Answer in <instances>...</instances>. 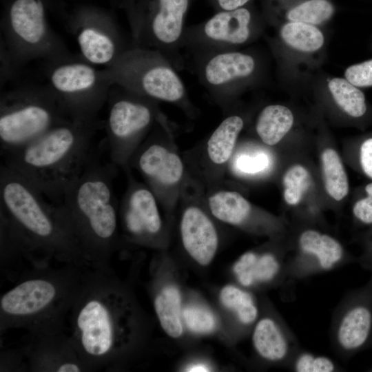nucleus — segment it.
I'll list each match as a JSON object with an SVG mask.
<instances>
[{
  "label": "nucleus",
  "instance_id": "f257e3e1",
  "mask_svg": "<svg viewBox=\"0 0 372 372\" xmlns=\"http://www.w3.org/2000/svg\"><path fill=\"white\" fill-rule=\"evenodd\" d=\"M68 318L70 335L88 372L116 369L142 339L138 307L111 269H89Z\"/></svg>",
  "mask_w": 372,
  "mask_h": 372
},
{
  "label": "nucleus",
  "instance_id": "f03ea898",
  "mask_svg": "<svg viewBox=\"0 0 372 372\" xmlns=\"http://www.w3.org/2000/svg\"><path fill=\"white\" fill-rule=\"evenodd\" d=\"M4 164L0 167V227L38 267L59 262L90 267L59 205ZM91 268V267H90Z\"/></svg>",
  "mask_w": 372,
  "mask_h": 372
},
{
  "label": "nucleus",
  "instance_id": "7ed1b4c3",
  "mask_svg": "<svg viewBox=\"0 0 372 372\" xmlns=\"http://www.w3.org/2000/svg\"><path fill=\"white\" fill-rule=\"evenodd\" d=\"M114 165L91 154L59 204L91 268L109 269L118 247V214L112 180Z\"/></svg>",
  "mask_w": 372,
  "mask_h": 372
},
{
  "label": "nucleus",
  "instance_id": "20e7f679",
  "mask_svg": "<svg viewBox=\"0 0 372 372\" xmlns=\"http://www.w3.org/2000/svg\"><path fill=\"white\" fill-rule=\"evenodd\" d=\"M90 267L65 264L34 268L0 298V335L12 329L29 333L65 331V320Z\"/></svg>",
  "mask_w": 372,
  "mask_h": 372
},
{
  "label": "nucleus",
  "instance_id": "39448f33",
  "mask_svg": "<svg viewBox=\"0 0 372 372\" xmlns=\"http://www.w3.org/2000/svg\"><path fill=\"white\" fill-rule=\"evenodd\" d=\"M101 125L99 118L68 119L3 155V164L25 178L51 203L59 205L92 153V140Z\"/></svg>",
  "mask_w": 372,
  "mask_h": 372
},
{
  "label": "nucleus",
  "instance_id": "423d86ee",
  "mask_svg": "<svg viewBox=\"0 0 372 372\" xmlns=\"http://www.w3.org/2000/svg\"><path fill=\"white\" fill-rule=\"evenodd\" d=\"M70 119L46 85H23L0 97V149L3 156Z\"/></svg>",
  "mask_w": 372,
  "mask_h": 372
},
{
  "label": "nucleus",
  "instance_id": "0eeeda50",
  "mask_svg": "<svg viewBox=\"0 0 372 372\" xmlns=\"http://www.w3.org/2000/svg\"><path fill=\"white\" fill-rule=\"evenodd\" d=\"M1 29V41L19 68L33 60L50 62L71 54L48 23L44 0L9 1Z\"/></svg>",
  "mask_w": 372,
  "mask_h": 372
},
{
  "label": "nucleus",
  "instance_id": "6e6552de",
  "mask_svg": "<svg viewBox=\"0 0 372 372\" xmlns=\"http://www.w3.org/2000/svg\"><path fill=\"white\" fill-rule=\"evenodd\" d=\"M47 63V85L68 117L97 119L112 86L105 69L98 70L81 56L72 54Z\"/></svg>",
  "mask_w": 372,
  "mask_h": 372
},
{
  "label": "nucleus",
  "instance_id": "1a4fd4ad",
  "mask_svg": "<svg viewBox=\"0 0 372 372\" xmlns=\"http://www.w3.org/2000/svg\"><path fill=\"white\" fill-rule=\"evenodd\" d=\"M111 83L155 101L180 103L187 91L176 68L161 52L129 47L104 68Z\"/></svg>",
  "mask_w": 372,
  "mask_h": 372
},
{
  "label": "nucleus",
  "instance_id": "9d476101",
  "mask_svg": "<svg viewBox=\"0 0 372 372\" xmlns=\"http://www.w3.org/2000/svg\"><path fill=\"white\" fill-rule=\"evenodd\" d=\"M129 20L130 46L158 51L176 69L183 66L180 50L189 0H141L131 3Z\"/></svg>",
  "mask_w": 372,
  "mask_h": 372
},
{
  "label": "nucleus",
  "instance_id": "9b49d317",
  "mask_svg": "<svg viewBox=\"0 0 372 372\" xmlns=\"http://www.w3.org/2000/svg\"><path fill=\"white\" fill-rule=\"evenodd\" d=\"M64 21L81 56L92 65L108 67L129 48L113 17L102 8L78 4L65 13Z\"/></svg>",
  "mask_w": 372,
  "mask_h": 372
},
{
  "label": "nucleus",
  "instance_id": "f8f14e48",
  "mask_svg": "<svg viewBox=\"0 0 372 372\" xmlns=\"http://www.w3.org/2000/svg\"><path fill=\"white\" fill-rule=\"evenodd\" d=\"M154 101L120 85L112 86L106 103L108 108L105 129L114 164L125 160L127 147L152 125L155 116Z\"/></svg>",
  "mask_w": 372,
  "mask_h": 372
},
{
  "label": "nucleus",
  "instance_id": "ddd939ff",
  "mask_svg": "<svg viewBox=\"0 0 372 372\" xmlns=\"http://www.w3.org/2000/svg\"><path fill=\"white\" fill-rule=\"evenodd\" d=\"M331 344L347 360L371 345L372 340V276L364 286L349 291L331 318Z\"/></svg>",
  "mask_w": 372,
  "mask_h": 372
},
{
  "label": "nucleus",
  "instance_id": "4468645a",
  "mask_svg": "<svg viewBox=\"0 0 372 372\" xmlns=\"http://www.w3.org/2000/svg\"><path fill=\"white\" fill-rule=\"evenodd\" d=\"M251 14L245 8L223 10L205 22L185 29L183 47L195 57L245 43L251 36Z\"/></svg>",
  "mask_w": 372,
  "mask_h": 372
},
{
  "label": "nucleus",
  "instance_id": "2eb2a0df",
  "mask_svg": "<svg viewBox=\"0 0 372 372\" xmlns=\"http://www.w3.org/2000/svg\"><path fill=\"white\" fill-rule=\"evenodd\" d=\"M334 237L314 229L302 231L296 251L287 259V280H301L355 261Z\"/></svg>",
  "mask_w": 372,
  "mask_h": 372
},
{
  "label": "nucleus",
  "instance_id": "dca6fc26",
  "mask_svg": "<svg viewBox=\"0 0 372 372\" xmlns=\"http://www.w3.org/2000/svg\"><path fill=\"white\" fill-rule=\"evenodd\" d=\"M21 346L28 371L88 372L70 335L29 333Z\"/></svg>",
  "mask_w": 372,
  "mask_h": 372
},
{
  "label": "nucleus",
  "instance_id": "f3484780",
  "mask_svg": "<svg viewBox=\"0 0 372 372\" xmlns=\"http://www.w3.org/2000/svg\"><path fill=\"white\" fill-rule=\"evenodd\" d=\"M194 59L196 72L203 86L213 94L223 96L251 77L256 68L251 55L235 50L213 52Z\"/></svg>",
  "mask_w": 372,
  "mask_h": 372
},
{
  "label": "nucleus",
  "instance_id": "a211bd4d",
  "mask_svg": "<svg viewBox=\"0 0 372 372\" xmlns=\"http://www.w3.org/2000/svg\"><path fill=\"white\" fill-rule=\"evenodd\" d=\"M252 343L256 354L262 360L286 368L301 348L286 321L273 312L258 318L252 330Z\"/></svg>",
  "mask_w": 372,
  "mask_h": 372
},
{
  "label": "nucleus",
  "instance_id": "6ab92c4d",
  "mask_svg": "<svg viewBox=\"0 0 372 372\" xmlns=\"http://www.w3.org/2000/svg\"><path fill=\"white\" fill-rule=\"evenodd\" d=\"M286 252L248 251L235 262L233 271L241 286L280 285L287 280Z\"/></svg>",
  "mask_w": 372,
  "mask_h": 372
},
{
  "label": "nucleus",
  "instance_id": "aec40b11",
  "mask_svg": "<svg viewBox=\"0 0 372 372\" xmlns=\"http://www.w3.org/2000/svg\"><path fill=\"white\" fill-rule=\"evenodd\" d=\"M183 244L190 256L200 265L213 260L218 248V235L210 219L199 208H187L182 217Z\"/></svg>",
  "mask_w": 372,
  "mask_h": 372
},
{
  "label": "nucleus",
  "instance_id": "412c9836",
  "mask_svg": "<svg viewBox=\"0 0 372 372\" xmlns=\"http://www.w3.org/2000/svg\"><path fill=\"white\" fill-rule=\"evenodd\" d=\"M122 220L126 231L136 238L157 234L162 223L152 193L144 187L131 190L123 207Z\"/></svg>",
  "mask_w": 372,
  "mask_h": 372
},
{
  "label": "nucleus",
  "instance_id": "4be33fe9",
  "mask_svg": "<svg viewBox=\"0 0 372 372\" xmlns=\"http://www.w3.org/2000/svg\"><path fill=\"white\" fill-rule=\"evenodd\" d=\"M137 165L152 181L166 185L178 182L183 172L180 158L158 143H152L141 152Z\"/></svg>",
  "mask_w": 372,
  "mask_h": 372
},
{
  "label": "nucleus",
  "instance_id": "5701e85b",
  "mask_svg": "<svg viewBox=\"0 0 372 372\" xmlns=\"http://www.w3.org/2000/svg\"><path fill=\"white\" fill-rule=\"evenodd\" d=\"M293 123V116L288 107L280 105H270L260 113L256 130L265 144L274 145L287 134Z\"/></svg>",
  "mask_w": 372,
  "mask_h": 372
},
{
  "label": "nucleus",
  "instance_id": "b1692460",
  "mask_svg": "<svg viewBox=\"0 0 372 372\" xmlns=\"http://www.w3.org/2000/svg\"><path fill=\"white\" fill-rule=\"evenodd\" d=\"M154 308L163 331L172 338L183 333L180 317V296L174 286H165L156 291Z\"/></svg>",
  "mask_w": 372,
  "mask_h": 372
},
{
  "label": "nucleus",
  "instance_id": "393cba45",
  "mask_svg": "<svg viewBox=\"0 0 372 372\" xmlns=\"http://www.w3.org/2000/svg\"><path fill=\"white\" fill-rule=\"evenodd\" d=\"M243 126L242 118L237 115L221 122L207 142V153L212 162L222 164L229 158Z\"/></svg>",
  "mask_w": 372,
  "mask_h": 372
},
{
  "label": "nucleus",
  "instance_id": "a878e982",
  "mask_svg": "<svg viewBox=\"0 0 372 372\" xmlns=\"http://www.w3.org/2000/svg\"><path fill=\"white\" fill-rule=\"evenodd\" d=\"M212 214L218 220L231 225L245 223L251 213L249 203L236 192H220L209 199Z\"/></svg>",
  "mask_w": 372,
  "mask_h": 372
},
{
  "label": "nucleus",
  "instance_id": "bb28decb",
  "mask_svg": "<svg viewBox=\"0 0 372 372\" xmlns=\"http://www.w3.org/2000/svg\"><path fill=\"white\" fill-rule=\"evenodd\" d=\"M324 187L334 200L344 198L349 190V180L344 165L338 152L332 148L325 149L321 154Z\"/></svg>",
  "mask_w": 372,
  "mask_h": 372
},
{
  "label": "nucleus",
  "instance_id": "cd10ccee",
  "mask_svg": "<svg viewBox=\"0 0 372 372\" xmlns=\"http://www.w3.org/2000/svg\"><path fill=\"white\" fill-rule=\"evenodd\" d=\"M220 299L227 309L236 314L245 327L256 323L259 309L250 292L238 287L227 285L222 289Z\"/></svg>",
  "mask_w": 372,
  "mask_h": 372
},
{
  "label": "nucleus",
  "instance_id": "c85d7f7f",
  "mask_svg": "<svg viewBox=\"0 0 372 372\" xmlns=\"http://www.w3.org/2000/svg\"><path fill=\"white\" fill-rule=\"evenodd\" d=\"M329 90L338 105L349 116L359 118L367 112L363 92L347 79L334 78L329 83Z\"/></svg>",
  "mask_w": 372,
  "mask_h": 372
},
{
  "label": "nucleus",
  "instance_id": "c756f323",
  "mask_svg": "<svg viewBox=\"0 0 372 372\" xmlns=\"http://www.w3.org/2000/svg\"><path fill=\"white\" fill-rule=\"evenodd\" d=\"M283 41L291 48L302 52H313L324 43V37L316 27L302 22L291 21L280 31Z\"/></svg>",
  "mask_w": 372,
  "mask_h": 372
},
{
  "label": "nucleus",
  "instance_id": "7c9ffc66",
  "mask_svg": "<svg viewBox=\"0 0 372 372\" xmlns=\"http://www.w3.org/2000/svg\"><path fill=\"white\" fill-rule=\"evenodd\" d=\"M282 183L285 202L289 205H296L310 186L311 176L304 167L294 165L284 174Z\"/></svg>",
  "mask_w": 372,
  "mask_h": 372
},
{
  "label": "nucleus",
  "instance_id": "2f4dec72",
  "mask_svg": "<svg viewBox=\"0 0 372 372\" xmlns=\"http://www.w3.org/2000/svg\"><path fill=\"white\" fill-rule=\"evenodd\" d=\"M333 8L327 0H309L291 9L287 14L291 21L320 24L329 19Z\"/></svg>",
  "mask_w": 372,
  "mask_h": 372
},
{
  "label": "nucleus",
  "instance_id": "473e14b6",
  "mask_svg": "<svg viewBox=\"0 0 372 372\" xmlns=\"http://www.w3.org/2000/svg\"><path fill=\"white\" fill-rule=\"evenodd\" d=\"M287 368L296 372H333L341 368L331 358L299 349Z\"/></svg>",
  "mask_w": 372,
  "mask_h": 372
},
{
  "label": "nucleus",
  "instance_id": "72a5a7b5",
  "mask_svg": "<svg viewBox=\"0 0 372 372\" xmlns=\"http://www.w3.org/2000/svg\"><path fill=\"white\" fill-rule=\"evenodd\" d=\"M183 317L187 328L197 333L211 332L216 327V319L207 309L190 305L183 311Z\"/></svg>",
  "mask_w": 372,
  "mask_h": 372
},
{
  "label": "nucleus",
  "instance_id": "f704fd0d",
  "mask_svg": "<svg viewBox=\"0 0 372 372\" xmlns=\"http://www.w3.org/2000/svg\"><path fill=\"white\" fill-rule=\"evenodd\" d=\"M269 158L264 152L242 154L234 161L236 169L245 174H255L268 168Z\"/></svg>",
  "mask_w": 372,
  "mask_h": 372
},
{
  "label": "nucleus",
  "instance_id": "c9c22d12",
  "mask_svg": "<svg viewBox=\"0 0 372 372\" xmlns=\"http://www.w3.org/2000/svg\"><path fill=\"white\" fill-rule=\"evenodd\" d=\"M363 192L364 195L353 205V216L361 225L372 227V182L364 187Z\"/></svg>",
  "mask_w": 372,
  "mask_h": 372
},
{
  "label": "nucleus",
  "instance_id": "e433bc0d",
  "mask_svg": "<svg viewBox=\"0 0 372 372\" xmlns=\"http://www.w3.org/2000/svg\"><path fill=\"white\" fill-rule=\"evenodd\" d=\"M344 75L348 81L358 87L372 86V59L351 65Z\"/></svg>",
  "mask_w": 372,
  "mask_h": 372
},
{
  "label": "nucleus",
  "instance_id": "4c0bfd02",
  "mask_svg": "<svg viewBox=\"0 0 372 372\" xmlns=\"http://www.w3.org/2000/svg\"><path fill=\"white\" fill-rule=\"evenodd\" d=\"M28 371L25 356L22 347L9 349L0 353V372Z\"/></svg>",
  "mask_w": 372,
  "mask_h": 372
},
{
  "label": "nucleus",
  "instance_id": "58836bf2",
  "mask_svg": "<svg viewBox=\"0 0 372 372\" xmlns=\"http://www.w3.org/2000/svg\"><path fill=\"white\" fill-rule=\"evenodd\" d=\"M358 160L364 175L372 180V136L364 138L360 143Z\"/></svg>",
  "mask_w": 372,
  "mask_h": 372
},
{
  "label": "nucleus",
  "instance_id": "ea45409f",
  "mask_svg": "<svg viewBox=\"0 0 372 372\" xmlns=\"http://www.w3.org/2000/svg\"><path fill=\"white\" fill-rule=\"evenodd\" d=\"M1 85L12 79L19 68L9 54L4 43L1 41Z\"/></svg>",
  "mask_w": 372,
  "mask_h": 372
},
{
  "label": "nucleus",
  "instance_id": "a19ab883",
  "mask_svg": "<svg viewBox=\"0 0 372 372\" xmlns=\"http://www.w3.org/2000/svg\"><path fill=\"white\" fill-rule=\"evenodd\" d=\"M358 261L364 268L371 272L372 276V230L367 236L364 252Z\"/></svg>",
  "mask_w": 372,
  "mask_h": 372
},
{
  "label": "nucleus",
  "instance_id": "79ce46f5",
  "mask_svg": "<svg viewBox=\"0 0 372 372\" xmlns=\"http://www.w3.org/2000/svg\"><path fill=\"white\" fill-rule=\"evenodd\" d=\"M249 0H217L223 10H232L242 7Z\"/></svg>",
  "mask_w": 372,
  "mask_h": 372
},
{
  "label": "nucleus",
  "instance_id": "37998d69",
  "mask_svg": "<svg viewBox=\"0 0 372 372\" xmlns=\"http://www.w3.org/2000/svg\"><path fill=\"white\" fill-rule=\"evenodd\" d=\"M187 371H194V372H198V371H209V368L204 364H201V363H198V364H194L192 366H190L189 367H188L187 369Z\"/></svg>",
  "mask_w": 372,
  "mask_h": 372
},
{
  "label": "nucleus",
  "instance_id": "c03bdc74",
  "mask_svg": "<svg viewBox=\"0 0 372 372\" xmlns=\"http://www.w3.org/2000/svg\"><path fill=\"white\" fill-rule=\"evenodd\" d=\"M371 345H372V340H371Z\"/></svg>",
  "mask_w": 372,
  "mask_h": 372
}]
</instances>
